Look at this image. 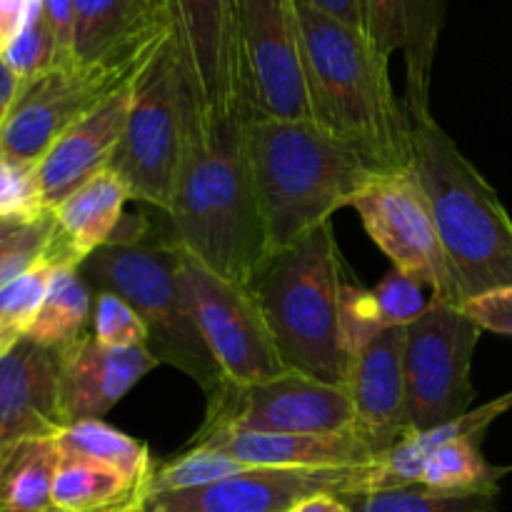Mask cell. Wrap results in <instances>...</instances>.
Listing matches in <instances>:
<instances>
[{
    "mask_svg": "<svg viewBox=\"0 0 512 512\" xmlns=\"http://www.w3.org/2000/svg\"><path fill=\"white\" fill-rule=\"evenodd\" d=\"M175 243L223 278L250 288L268 258L248 160V113H208L193 100L168 210Z\"/></svg>",
    "mask_w": 512,
    "mask_h": 512,
    "instance_id": "1",
    "label": "cell"
},
{
    "mask_svg": "<svg viewBox=\"0 0 512 512\" xmlns=\"http://www.w3.org/2000/svg\"><path fill=\"white\" fill-rule=\"evenodd\" d=\"M298 18L313 120L353 145L380 173L410 168L413 128L390 83V58L363 28L300 0Z\"/></svg>",
    "mask_w": 512,
    "mask_h": 512,
    "instance_id": "2",
    "label": "cell"
},
{
    "mask_svg": "<svg viewBox=\"0 0 512 512\" xmlns=\"http://www.w3.org/2000/svg\"><path fill=\"white\" fill-rule=\"evenodd\" d=\"M248 160L268 258L330 223L380 173L313 118L248 115Z\"/></svg>",
    "mask_w": 512,
    "mask_h": 512,
    "instance_id": "3",
    "label": "cell"
},
{
    "mask_svg": "<svg viewBox=\"0 0 512 512\" xmlns=\"http://www.w3.org/2000/svg\"><path fill=\"white\" fill-rule=\"evenodd\" d=\"M408 115L410 168L428 195L463 305L488 290L512 288V218L498 193L430 110Z\"/></svg>",
    "mask_w": 512,
    "mask_h": 512,
    "instance_id": "4",
    "label": "cell"
},
{
    "mask_svg": "<svg viewBox=\"0 0 512 512\" xmlns=\"http://www.w3.org/2000/svg\"><path fill=\"white\" fill-rule=\"evenodd\" d=\"M345 280L333 220L270 255L255 275L250 290L288 370L348 385L350 358L340 330Z\"/></svg>",
    "mask_w": 512,
    "mask_h": 512,
    "instance_id": "5",
    "label": "cell"
},
{
    "mask_svg": "<svg viewBox=\"0 0 512 512\" xmlns=\"http://www.w3.org/2000/svg\"><path fill=\"white\" fill-rule=\"evenodd\" d=\"M80 275L90 288L120 295L138 310L148 328V350L160 365L178 368L205 395L223 383L185 300L175 238L153 240L145 220L128 215L113 240L80 265Z\"/></svg>",
    "mask_w": 512,
    "mask_h": 512,
    "instance_id": "6",
    "label": "cell"
},
{
    "mask_svg": "<svg viewBox=\"0 0 512 512\" xmlns=\"http://www.w3.org/2000/svg\"><path fill=\"white\" fill-rule=\"evenodd\" d=\"M193 100L178 45L170 38L135 78L123 138L108 168L123 180L130 200H143L165 215L173 203Z\"/></svg>",
    "mask_w": 512,
    "mask_h": 512,
    "instance_id": "7",
    "label": "cell"
},
{
    "mask_svg": "<svg viewBox=\"0 0 512 512\" xmlns=\"http://www.w3.org/2000/svg\"><path fill=\"white\" fill-rule=\"evenodd\" d=\"M235 95L250 118H313L298 0H235Z\"/></svg>",
    "mask_w": 512,
    "mask_h": 512,
    "instance_id": "8",
    "label": "cell"
},
{
    "mask_svg": "<svg viewBox=\"0 0 512 512\" xmlns=\"http://www.w3.org/2000/svg\"><path fill=\"white\" fill-rule=\"evenodd\" d=\"M480 333L463 305L438 298L418 323L405 328V385L413 433L440 428L468 413L475 398L470 368Z\"/></svg>",
    "mask_w": 512,
    "mask_h": 512,
    "instance_id": "9",
    "label": "cell"
},
{
    "mask_svg": "<svg viewBox=\"0 0 512 512\" xmlns=\"http://www.w3.org/2000/svg\"><path fill=\"white\" fill-rule=\"evenodd\" d=\"M180 283L223 383L253 385L288 370L270 338L253 290L223 278L183 248Z\"/></svg>",
    "mask_w": 512,
    "mask_h": 512,
    "instance_id": "10",
    "label": "cell"
},
{
    "mask_svg": "<svg viewBox=\"0 0 512 512\" xmlns=\"http://www.w3.org/2000/svg\"><path fill=\"white\" fill-rule=\"evenodd\" d=\"M350 208L358 210L365 233L388 255L395 270L428 285L438 300L463 305L428 195L413 168L373 175Z\"/></svg>",
    "mask_w": 512,
    "mask_h": 512,
    "instance_id": "11",
    "label": "cell"
},
{
    "mask_svg": "<svg viewBox=\"0 0 512 512\" xmlns=\"http://www.w3.org/2000/svg\"><path fill=\"white\" fill-rule=\"evenodd\" d=\"M203 428L340 435L355 430V410L348 385L325 383L298 370H285L278 378L253 385L220 383L208 395V418Z\"/></svg>",
    "mask_w": 512,
    "mask_h": 512,
    "instance_id": "12",
    "label": "cell"
},
{
    "mask_svg": "<svg viewBox=\"0 0 512 512\" xmlns=\"http://www.w3.org/2000/svg\"><path fill=\"white\" fill-rule=\"evenodd\" d=\"M138 73L115 75L68 65L20 80L13 105L0 125V158L35 168L65 130Z\"/></svg>",
    "mask_w": 512,
    "mask_h": 512,
    "instance_id": "13",
    "label": "cell"
},
{
    "mask_svg": "<svg viewBox=\"0 0 512 512\" xmlns=\"http://www.w3.org/2000/svg\"><path fill=\"white\" fill-rule=\"evenodd\" d=\"M373 463L360 468H250L183 493L150 495L138 512H290L313 495L370 493Z\"/></svg>",
    "mask_w": 512,
    "mask_h": 512,
    "instance_id": "14",
    "label": "cell"
},
{
    "mask_svg": "<svg viewBox=\"0 0 512 512\" xmlns=\"http://www.w3.org/2000/svg\"><path fill=\"white\" fill-rule=\"evenodd\" d=\"M173 38L168 0H75L73 63L103 73H138Z\"/></svg>",
    "mask_w": 512,
    "mask_h": 512,
    "instance_id": "15",
    "label": "cell"
},
{
    "mask_svg": "<svg viewBox=\"0 0 512 512\" xmlns=\"http://www.w3.org/2000/svg\"><path fill=\"white\" fill-rule=\"evenodd\" d=\"M173 38L200 110L238 105L235 95V0H168Z\"/></svg>",
    "mask_w": 512,
    "mask_h": 512,
    "instance_id": "16",
    "label": "cell"
},
{
    "mask_svg": "<svg viewBox=\"0 0 512 512\" xmlns=\"http://www.w3.org/2000/svg\"><path fill=\"white\" fill-rule=\"evenodd\" d=\"M135 78L125 80L120 88L105 95L85 118L65 130L55 140L53 148L43 155V160L35 165V185H38V198L45 213L63 203L80 185L110 168L120 138H123Z\"/></svg>",
    "mask_w": 512,
    "mask_h": 512,
    "instance_id": "17",
    "label": "cell"
},
{
    "mask_svg": "<svg viewBox=\"0 0 512 512\" xmlns=\"http://www.w3.org/2000/svg\"><path fill=\"white\" fill-rule=\"evenodd\" d=\"M355 430L375 455L388 453L413 433L405 385V328H388L350 363Z\"/></svg>",
    "mask_w": 512,
    "mask_h": 512,
    "instance_id": "18",
    "label": "cell"
},
{
    "mask_svg": "<svg viewBox=\"0 0 512 512\" xmlns=\"http://www.w3.org/2000/svg\"><path fill=\"white\" fill-rule=\"evenodd\" d=\"M63 428L58 350L23 338L0 353V448L58 438Z\"/></svg>",
    "mask_w": 512,
    "mask_h": 512,
    "instance_id": "19",
    "label": "cell"
},
{
    "mask_svg": "<svg viewBox=\"0 0 512 512\" xmlns=\"http://www.w3.org/2000/svg\"><path fill=\"white\" fill-rule=\"evenodd\" d=\"M58 358L65 425L100 420L160 365L148 348H108L90 333L60 350Z\"/></svg>",
    "mask_w": 512,
    "mask_h": 512,
    "instance_id": "20",
    "label": "cell"
},
{
    "mask_svg": "<svg viewBox=\"0 0 512 512\" xmlns=\"http://www.w3.org/2000/svg\"><path fill=\"white\" fill-rule=\"evenodd\" d=\"M365 33L385 58L403 55L405 108L430 110V78L443 33L445 0H363Z\"/></svg>",
    "mask_w": 512,
    "mask_h": 512,
    "instance_id": "21",
    "label": "cell"
},
{
    "mask_svg": "<svg viewBox=\"0 0 512 512\" xmlns=\"http://www.w3.org/2000/svg\"><path fill=\"white\" fill-rule=\"evenodd\" d=\"M188 448L220 450L250 468H360L378 458L358 430L340 435H285L200 428Z\"/></svg>",
    "mask_w": 512,
    "mask_h": 512,
    "instance_id": "22",
    "label": "cell"
},
{
    "mask_svg": "<svg viewBox=\"0 0 512 512\" xmlns=\"http://www.w3.org/2000/svg\"><path fill=\"white\" fill-rule=\"evenodd\" d=\"M128 188L113 170H103L50 210L55 220V258L80 268L95 250L108 245L123 223Z\"/></svg>",
    "mask_w": 512,
    "mask_h": 512,
    "instance_id": "23",
    "label": "cell"
},
{
    "mask_svg": "<svg viewBox=\"0 0 512 512\" xmlns=\"http://www.w3.org/2000/svg\"><path fill=\"white\" fill-rule=\"evenodd\" d=\"M55 438L23 440L0 448V512H50L60 468Z\"/></svg>",
    "mask_w": 512,
    "mask_h": 512,
    "instance_id": "24",
    "label": "cell"
},
{
    "mask_svg": "<svg viewBox=\"0 0 512 512\" xmlns=\"http://www.w3.org/2000/svg\"><path fill=\"white\" fill-rule=\"evenodd\" d=\"M55 443L63 455L115 470L135 488H145L155 470L148 445L103 420H78L65 425Z\"/></svg>",
    "mask_w": 512,
    "mask_h": 512,
    "instance_id": "25",
    "label": "cell"
},
{
    "mask_svg": "<svg viewBox=\"0 0 512 512\" xmlns=\"http://www.w3.org/2000/svg\"><path fill=\"white\" fill-rule=\"evenodd\" d=\"M93 288L85 283L80 268L58 265L50 278L48 293L25 338L50 350H63L88 333L93 318Z\"/></svg>",
    "mask_w": 512,
    "mask_h": 512,
    "instance_id": "26",
    "label": "cell"
},
{
    "mask_svg": "<svg viewBox=\"0 0 512 512\" xmlns=\"http://www.w3.org/2000/svg\"><path fill=\"white\" fill-rule=\"evenodd\" d=\"M143 488L98 463L63 455L53 483V508L58 512H120L138 508Z\"/></svg>",
    "mask_w": 512,
    "mask_h": 512,
    "instance_id": "27",
    "label": "cell"
},
{
    "mask_svg": "<svg viewBox=\"0 0 512 512\" xmlns=\"http://www.w3.org/2000/svg\"><path fill=\"white\" fill-rule=\"evenodd\" d=\"M500 470L485 460L480 435L448 440L428 455L420 485L445 495H498Z\"/></svg>",
    "mask_w": 512,
    "mask_h": 512,
    "instance_id": "28",
    "label": "cell"
},
{
    "mask_svg": "<svg viewBox=\"0 0 512 512\" xmlns=\"http://www.w3.org/2000/svg\"><path fill=\"white\" fill-rule=\"evenodd\" d=\"M55 268L58 265L45 258L0 288V353L18 345L28 335Z\"/></svg>",
    "mask_w": 512,
    "mask_h": 512,
    "instance_id": "29",
    "label": "cell"
},
{
    "mask_svg": "<svg viewBox=\"0 0 512 512\" xmlns=\"http://www.w3.org/2000/svg\"><path fill=\"white\" fill-rule=\"evenodd\" d=\"M250 470V465L210 448H188L183 455L153 470L143 488V498L163 493H183V490L203 488L218 480Z\"/></svg>",
    "mask_w": 512,
    "mask_h": 512,
    "instance_id": "30",
    "label": "cell"
},
{
    "mask_svg": "<svg viewBox=\"0 0 512 512\" xmlns=\"http://www.w3.org/2000/svg\"><path fill=\"white\" fill-rule=\"evenodd\" d=\"M353 512H490L493 498L483 495H445L425 485L375 490V493L350 495Z\"/></svg>",
    "mask_w": 512,
    "mask_h": 512,
    "instance_id": "31",
    "label": "cell"
},
{
    "mask_svg": "<svg viewBox=\"0 0 512 512\" xmlns=\"http://www.w3.org/2000/svg\"><path fill=\"white\" fill-rule=\"evenodd\" d=\"M55 243V220L45 213L33 220H23L15 228L0 235V288L23 270L33 268L40 260L53 258ZM58 265V263H55Z\"/></svg>",
    "mask_w": 512,
    "mask_h": 512,
    "instance_id": "32",
    "label": "cell"
},
{
    "mask_svg": "<svg viewBox=\"0 0 512 512\" xmlns=\"http://www.w3.org/2000/svg\"><path fill=\"white\" fill-rule=\"evenodd\" d=\"M90 335L108 348H148V328L138 310L108 290H95Z\"/></svg>",
    "mask_w": 512,
    "mask_h": 512,
    "instance_id": "33",
    "label": "cell"
},
{
    "mask_svg": "<svg viewBox=\"0 0 512 512\" xmlns=\"http://www.w3.org/2000/svg\"><path fill=\"white\" fill-rule=\"evenodd\" d=\"M428 290V285L410 278L403 270H390L383 283L373 290L383 328H408L418 323L433 303V293L428 295Z\"/></svg>",
    "mask_w": 512,
    "mask_h": 512,
    "instance_id": "34",
    "label": "cell"
},
{
    "mask_svg": "<svg viewBox=\"0 0 512 512\" xmlns=\"http://www.w3.org/2000/svg\"><path fill=\"white\" fill-rule=\"evenodd\" d=\"M0 58L13 68V73L20 80H30L45 70L55 68V43L43 18V10H40V0H35L28 18L20 25L18 35L10 40Z\"/></svg>",
    "mask_w": 512,
    "mask_h": 512,
    "instance_id": "35",
    "label": "cell"
},
{
    "mask_svg": "<svg viewBox=\"0 0 512 512\" xmlns=\"http://www.w3.org/2000/svg\"><path fill=\"white\" fill-rule=\"evenodd\" d=\"M340 330H343V345L348 350V358L353 363L355 355L385 330L380 323L378 308H375L373 290H365L345 280L343 295H340Z\"/></svg>",
    "mask_w": 512,
    "mask_h": 512,
    "instance_id": "36",
    "label": "cell"
},
{
    "mask_svg": "<svg viewBox=\"0 0 512 512\" xmlns=\"http://www.w3.org/2000/svg\"><path fill=\"white\" fill-rule=\"evenodd\" d=\"M45 215L35 185V168L0 158V218L33 220Z\"/></svg>",
    "mask_w": 512,
    "mask_h": 512,
    "instance_id": "37",
    "label": "cell"
},
{
    "mask_svg": "<svg viewBox=\"0 0 512 512\" xmlns=\"http://www.w3.org/2000/svg\"><path fill=\"white\" fill-rule=\"evenodd\" d=\"M463 310L480 330L512 338V288H495L465 300Z\"/></svg>",
    "mask_w": 512,
    "mask_h": 512,
    "instance_id": "38",
    "label": "cell"
},
{
    "mask_svg": "<svg viewBox=\"0 0 512 512\" xmlns=\"http://www.w3.org/2000/svg\"><path fill=\"white\" fill-rule=\"evenodd\" d=\"M40 10L48 23L55 43V68H68L73 63V28L75 0H40Z\"/></svg>",
    "mask_w": 512,
    "mask_h": 512,
    "instance_id": "39",
    "label": "cell"
},
{
    "mask_svg": "<svg viewBox=\"0 0 512 512\" xmlns=\"http://www.w3.org/2000/svg\"><path fill=\"white\" fill-rule=\"evenodd\" d=\"M33 5L35 0H0V55L18 35L20 25L28 18Z\"/></svg>",
    "mask_w": 512,
    "mask_h": 512,
    "instance_id": "40",
    "label": "cell"
},
{
    "mask_svg": "<svg viewBox=\"0 0 512 512\" xmlns=\"http://www.w3.org/2000/svg\"><path fill=\"white\" fill-rule=\"evenodd\" d=\"M300 3L310 5V8L330 15V18H338L343 20V23H350L355 25V28L365 30L363 0H300Z\"/></svg>",
    "mask_w": 512,
    "mask_h": 512,
    "instance_id": "41",
    "label": "cell"
},
{
    "mask_svg": "<svg viewBox=\"0 0 512 512\" xmlns=\"http://www.w3.org/2000/svg\"><path fill=\"white\" fill-rule=\"evenodd\" d=\"M18 88H20V78L13 73V68L0 58V125H3L10 105H13Z\"/></svg>",
    "mask_w": 512,
    "mask_h": 512,
    "instance_id": "42",
    "label": "cell"
},
{
    "mask_svg": "<svg viewBox=\"0 0 512 512\" xmlns=\"http://www.w3.org/2000/svg\"><path fill=\"white\" fill-rule=\"evenodd\" d=\"M290 512H353V510H350L348 500L340 498V495H313V498L295 505Z\"/></svg>",
    "mask_w": 512,
    "mask_h": 512,
    "instance_id": "43",
    "label": "cell"
},
{
    "mask_svg": "<svg viewBox=\"0 0 512 512\" xmlns=\"http://www.w3.org/2000/svg\"><path fill=\"white\" fill-rule=\"evenodd\" d=\"M18 223H23V220H15V218H0V235L5 233V230L15 228Z\"/></svg>",
    "mask_w": 512,
    "mask_h": 512,
    "instance_id": "44",
    "label": "cell"
},
{
    "mask_svg": "<svg viewBox=\"0 0 512 512\" xmlns=\"http://www.w3.org/2000/svg\"><path fill=\"white\" fill-rule=\"evenodd\" d=\"M140 510V505H138V508H130V510H120V512H138ZM50 512H58V510H50Z\"/></svg>",
    "mask_w": 512,
    "mask_h": 512,
    "instance_id": "45",
    "label": "cell"
}]
</instances>
